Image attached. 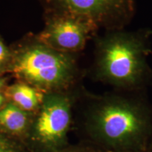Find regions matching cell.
I'll use <instances>...</instances> for the list:
<instances>
[{
    "instance_id": "obj_5",
    "label": "cell",
    "mask_w": 152,
    "mask_h": 152,
    "mask_svg": "<svg viewBox=\"0 0 152 152\" xmlns=\"http://www.w3.org/2000/svg\"><path fill=\"white\" fill-rule=\"evenodd\" d=\"M49 15L64 14L89 20L99 29L126 28L136 12V0H42Z\"/></svg>"
},
{
    "instance_id": "obj_13",
    "label": "cell",
    "mask_w": 152,
    "mask_h": 152,
    "mask_svg": "<svg viewBox=\"0 0 152 152\" xmlns=\"http://www.w3.org/2000/svg\"><path fill=\"white\" fill-rule=\"evenodd\" d=\"M6 85V80L2 77H0V91L2 90L3 88H4Z\"/></svg>"
},
{
    "instance_id": "obj_9",
    "label": "cell",
    "mask_w": 152,
    "mask_h": 152,
    "mask_svg": "<svg viewBox=\"0 0 152 152\" xmlns=\"http://www.w3.org/2000/svg\"><path fill=\"white\" fill-rule=\"evenodd\" d=\"M0 152H30L22 142L0 132Z\"/></svg>"
},
{
    "instance_id": "obj_7",
    "label": "cell",
    "mask_w": 152,
    "mask_h": 152,
    "mask_svg": "<svg viewBox=\"0 0 152 152\" xmlns=\"http://www.w3.org/2000/svg\"><path fill=\"white\" fill-rule=\"evenodd\" d=\"M34 114L8 102L0 109V132L24 144Z\"/></svg>"
},
{
    "instance_id": "obj_12",
    "label": "cell",
    "mask_w": 152,
    "mask_h": 152,
    "mask_svg": "<svg viewBox=\"0 0 152 152\" xmlns=\"http://www.w3.org/2000/svg\"><path fill=\"white\" fill-rule=\"evenodd\" d=\"M7 102H8V100H7V97H6L4 93L0 91V109L1 107H3Z\"/></svg>"
},
{
    "instance_id": "obj_4",
    "label": "cell",
    "mask_w": 152,
    "mask_h": 152,
    "mask_svg": "<svg viewBox=\"0 0 152 152\" xmlns=\"http://www.w3.org/2000/svg\"><path fill=\"white\" fill-rule=\"evenodd\" d=\"M77 96L72 92L45 93L24 145L30 152H56L68 144Z\"/></svg>"
},
{
    "instance_id": "obj_6",
    "label": "cell",
    "mask_w": 152,
    "mask_h": 152,
    "mask_svg": "<svg viewBox=\"0 0 152 152\" xmlns=\"http://www.w3.org/2000/svg\"><path fill=\"white\" fill-rule=\"evenodd\" d=\"M98 30L93 23L85 19L71 15H49L39 41L55 50L75 54L85 48L88 39Z\"/></svg>"
},
{
    "instance_id": "obj_8",
    "label": "cell",
    "mask_w": 152,
    "mask_h": 152,
    "mask_svg": "<svg viewBox=\"0 0 152 152\" xmlns=\"http://www.w3.org/2000/svg\"><path fill=\"white\" fill-rule=\"evenodd\" d=\"M4 93L8 102L31 113H35L39 109L45 94L35 87L21 81L7 87Z\"/></svg>"
},
{
    "instance_id": "obj_10",
    "label": "cell",
    "mask_w": 152,
    "mask_h": 152,
    "mask_svg": "<svg viewBox=\"0 0 152 152\" xmlns=\"http://www.w3.org/2000/svg\"><path fill=\"white\" fill-rule=\"evenodd\" d=\"M56 152H105L94 144L85 141H81L75 144H68L65 147Z\"/></svg>"
},
{
    "instance_id": "obj_3",
    "label": "cell",
    "mask_w": 152,
    "mask_h": 152,
    "mask_svg": "<svg viewBox=\"0 0 152 152\" xmlns=\"http://www.w3.org/2000/svg\"><path fill=\"white\" fill-rule=\"evenodd\" d=\"M74 54L55 50L39 41L12 54L9 71L43 93L72 92L79 75Z\"/></svg>"
},
{
    "instance_id": "obj_15",
    "label": "cell",
    "mask_w": 152,
    "mask_h": 152,
    "mask_svg": "<svg viewBox=\"0 0 152 152\" xmlns=\"http://www.w3.org/2000/svg\"><path fill=\"white\" fill-rule=\"evenodd\" d=\"M150 54H151V55H152V50L151 51V53H150Z\"/></svg>"
},
{
    "instance_id": "obj_2",
    "label": "cell",
    "mask_w": 152,
    "mask_h": 152,
    "mask_svg": "<svg viewBox=\"0 0 152 152\" xmlns=\"http://www.w3.org/2000/svg\"><path fill=\"white\" fill-rule=\"evenodd\" d=\"M151 34L149 28H123L95 36L93 78L115 90L145 92L152 81L147 60Z\"/></svg>"
},
{
    "instance_id": "obj_1",
    "label": "cell",
    "mask_w": 152,
    "mask_h": 152,
    "mask_svg": "<svg viewBox=\"0 0 152 152\" xmlns=\"http://www.w3.org/2000/svg\"><path fill=\"white\" fill-rule=\"evenodd\" d=\"M144 92L113 90L87 95L82 141L105 152H146L152 140V106Z\"/></svg>"
},
{
    "instance_id": "obj_11",
    "label": "cell",
    "mask_w": 152,
    "mask_h": 152,
    "mask_svg": "<svg viewBox=\"0 0 152 152\" xmlns=\"http://www.w3.org/2000/svg\"><path fill=\"white\" fill-rule=\"evenodd\" d=\"M12 54L0 38V74L9 71Z\"/></svg>"
},
{
    "instance_id": "obj_14",
    "label": "cell",
    "mask_w": 152,
    "mask_h": 152,
    "mask_svg": "<svg viewBox=\"0 0 152 152\" xmlns=\"http://www.w3.org/2000/svg\"><path fill=\"white\" fill-rule=\"evenodd\" d=\"M146 152H152V140H151V142H150Z\"/></svg>"
}]
</instances>
